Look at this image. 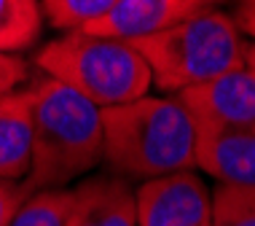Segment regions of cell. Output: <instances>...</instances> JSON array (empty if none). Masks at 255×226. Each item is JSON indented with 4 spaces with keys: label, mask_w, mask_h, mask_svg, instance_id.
Wrapping results in <instances>:
<instances>
[{
    "label": "cell",
    "mask_w": 255,
    "mask_h": 226,
    "mask_svg": "<svg viewBox=\"0 0 255 226\" xmlns=\"http://www.w3.org/2000/svg\"><path fill=\"white\" fill-rule=\"evenodd\" d=\"M67 226H137L134 189L119 175H97L70 189Z\"/></svg>",
    "instance_id": "9"
},
{
    "label": "cell",
    "mask_w": 255,
    "mask_h": 226,
    "mask_svg": "<svg viewBox=\"0 0 255 226\" xmlns=\"http://www.w3.org/2000/svg\"><path fill=\"white\" fill-rule=\"evenodd\" d=\"M196 121L255 138V70L242 67L204 86L177 94Z\"/></svg>",
    "instance_id": "7"
},
{
    "label": "cell",
    "mask_w": 255,
    "mask_h": 226,
    "mask_svg": "<svg viewBox=\"0 0 255 226\" xmlns=\"http://www.w3.org/2000/svg\"><path fill=\"white\" fill-rule=\"evenodd\" d=\"M234 22H237L239 32H242L245 38H253L255 43V0H242V3H237V11L231 13Z\"/></svg>",
    "instance_id": "17"
},
{
    "label": "cell",
    "mask_w": 255,
    "mask_h": 226,
    "mask_svg": "<svg viewBox=\"0 0 255 226\" xmlns=\"http://www.w3.org/2000/svg\"><path fill=\"white\" fill-rule=\"evenodd\" d=\"M102 159L119 178L156 181L196 167V119L177 97L148 94L102 111Z\"/></svg>",
    "instance_id": "1"
},
{
    "label": "cell",
    "mask_w": 255,
    "mask_h": 226,
    "mask_svg": "<svg viewBox=\"0 0 255 226\" xmlns=\"http://www.w3.org/2000/svg\"><path fill=\"white\" fill-rule=\"evenodd\" d=\"M32 167V94L30 89L0 97V181L24 183Z\"/></svg>",
    "instance_id": "10"
},
{
    "label": "cell",
    "mask_w": 255,
    "mask_h": 226,
    "mask_svg": "<svg viewBox=\"0 0 255 226\" xmlns=\"http://www.w3.org/2000/svg\"><path fill=\"white\" fill-rule=\"evenodd\" d=\"M32 94V167L22 186L27 194L59 191L102 162V111L67 86L40 75Z\"/></svg>",
    "instance_id": "2"
},
{
    "label": "cell",
    "mask_w": 255,
    "mask_h": 226,
    "mask_svg": "<svg viewBox=\"0 0 255 226\" xmlns=\"http://www.w3.org/2000/svg\"><path fill=\"white\" fill-rule=\"evenodd\" d=\"M212 3H199V0H113L108 13L86 27V35L110 38L121 43H134V40L158 35L169 27L196 16Z\"/></svg>",
    "instance_id": "6"
},
{
    "label": "cell",
    "mask_w": 255,
    "mask_h": 226,
    "mask_svg": "<svg viewBox=\"0 0 255 226\" xmlns=\"http://www.w3.org/2000/svg\"><path fill=\"white\" fill-rule=\"evenodd\" d=\"M196 167L226 186L255 189V138L196 121Z\"/></svg>",
    "instance_id": "8"
},
{
    "label": "cell",
    "mask_w": 255,
    "mask_h": 226,
    "mask_svg": "<svg viewBox=\"0 0 255 226\" xmlns=\"http://www.w3.org/2000/svg\"><path fill=\"white\" fill-rule=\"evenodd\" d=\"M35 65L46 78L81 94L100 111L142 100L153 86L145 59L132 43L86 32H67L49 40L35 54Z\"/></svg>",
    "instance_id": "4"
},
{
    "label": "cell",
    "mask_w": 255,
    "mask_h": 226,
    "mask_svg": "<svg viewBox=\"0 0 255 226\" xmlns=\"http://www.w3.org/2000/svg\"><path fill=\"white\" fill-rule=\"evenodd\" d=\"M247 67L255 70V43H253V40H250V49H247Z\"/></svg>",
    "instance_id": "18"
},
{
    "label": "cell",
    "mask_w": 255,
    "mask_h": 226,
    "mask_svg": "<svg viewBox=\"0 0 255 226\" xmlns=\"http://www.w3.org/2000/svg\"><path fill=\"white\" fill-rule=\"evenodd\" d=\"M113 5V0H43L40 13L54 30L67 32H84L92 27L102 13Z\"/></svg>",
    "instance_id": "12"
},
{
    "label": "cell",
    "mask_w": 255,
    "mask_h": 226,
    "mask_svg": "<svg viewBox=\"0 0 255 226\" xmlns=\"http://www.w3.org/2000/svg\"><path fill=\"white\" fill-rule=\"evenodd\" d=\"M132 46L145 59L153 86L177 97L247 67L250 40L239 32L231 13L215 11L212 5L158 35L134 40Z\"/></svg>",
    "instance_id": "3"
},
{
    "label": "cell",
    "mask_w": 255,
    "mask_h": 226,
    "mask_svg": "<svg viewBox=\"0 0 255 226\" xmlns=\"http://www.w3.org/2000/svg\"><path fill=\"white\" fill-rule=\"evenodd\" d=\"M27 78V62L13 54H0V97L16 92V86Z\"/></svg>",
    "instance_id": "15"
},
{
    "label": "cell",
    "mask_w": 255,
    "mask_h": 226,
    "mask_svg": "<svg viewBox=\"0 0 255 226\" xmlns=\"http://www.w3.org/2000/svg\"><path fill=\"white\" fill-rule=\"evenodd\" d=\"M43 30V13L35 0H0V54L22 57Z\"/></svg>",
    "instance_id": "11"
},
{
    "label": "cell",
    "mask_w": 255,
    "mask_h": 226,
    "mask_svg": "<svg viewBox=\"0 0 255 226\" xmlns=\"http://www.w3.org/2000/svg\"><path fill=\"white\" fill-rule=\"evenodd\" d=\"M27 189L22 183H8L0 181V226H8L11 218L16 216V210L22 208V202L27 200Z\"/></svg>",
    "instance_id": "16"
},
{
    "label": "cell",
    "mask_w": 255,
    "mask_h": 226,
    "mask_svg": "<svg viewBox=\"0 0 255 226\" xmlns=\"http://www.w3.org/2000/svg\"><path fill=\"white\" fill-rule=\"evenodd\" d=\"M212 226H255V189L218 183L212 189Z\"/></svg>",
    "instance_id": "14"
},
{
    "label": "cell",
    "mask_w": 255,
    "mask_h": 226,
    "mask_svg": "<svg viewBox=\"0 0 255 226\" xmlns=\"http://www.w3.org/2000/svg\"><path fill=\"white\" fill-rule=\"evenodd\" d=\"M134 208L137 226H212V191L194 170L145 181Z\"/></svg>",
    "instance_id": "5"
},
{
    "label": "cell",
    "mask_w": 255,
    "mask_h": 226,
    "mask_svg": "<svg viewBox=\"0 0 255 226\" xmlns=\"http://www.w3.org/2000/svg\"><path fill=\"white\" fill-rule=\"evenodd\" d=\"M70 200H73L70 189L30 194L8 226H67Z\"/></svg>",
    "instance_id": "13"
}]
</instances>
